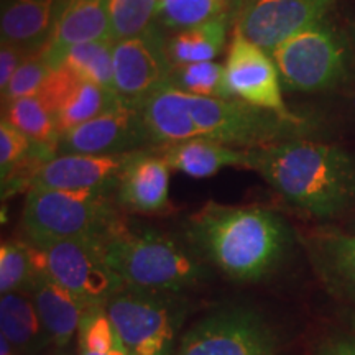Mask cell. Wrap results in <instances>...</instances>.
I'll return each instance as SVG.
<instances>
[{
  "instance_id": "6da1fadb",
  "label": "cell",
  "mask_w": 355,
  "mask_h": 355,
  "mask_svg": "<svg viewBox=\"0 0 355 355\" xmlns=\"http://www.w3.org/2000/svg\"><path fill=\"white\" fill-rule=\"evenodd\" d=\"M191 250L235 283H259L283 263L291 230L278 212L260 204L206 202L186 222Z\"/></svg>"
},
{
  "instance_id": "7a4b0ae2",
  "label": "cell",
  "mask_w": 355,
  "mask_h": 355,
  "mask_svg": "<svg viewBox=\"0 0 355 355\" xmlns=\"http://www.w3.org/2000/svg\"><path fill=\"white\" fill-rule=\"evenodd\" d=\"M293 207L334 219L355 206V155L343 146L291 139L248 150V166Z\"/></svg>"
},
{
  "instance_id": "3957f363",
  "label": "cell",
  "mask_w": 355,
  "mask_h": 355,
  "mask_svg": "<svg viewBox=\"0 0 355 355\" xmlns=\"http://www.w3.org/2000/svg\"><path fill=\"white\" fill-rule=\"evenodd\" d=\"M104 255L123 285L140 290L180 295L211 277L209 265L193 250L155 229L125 224L104 243Z\"/></svg>"
},
{
  "instance_id": "277c9868",
  "label": "cell",
  "mask_w": 355,
  "mask_h": 355,
  "mask_svg": "<svg viewBox=\"0 0 355 355\" xmlns=\"http://www.w3.org/2000/svg\"><path fill=\"white\" fill-rule=\"evenodd\" d=\"M112 193L32 188L26 191L21 227L33 247L73 239L107 242L127 224Z\"/></svg>"
},
{
  "instance_id": "5b68a950",
  "label": "cell",
  "mask_w": 355,
  "mask_h": 355,
  "mask_svg": "<svg viewBox=\"0 0 355 355\" xmlns=\"http://www.w3.org/2000/svg\"><path fill=\"white\" fill-rule=\"evenodd\" d=\"M183 94L193 123V139H209L234 148L252 150L300 139L304 128L303 121H290L239 99Z\"/></svg>"
},
{
  "instance_id": "8992f818",
  "label": "cell",
  "mask_w": 355,
  "mask_h": 355,
  "mask_svg": "<svg viewBox=\"0 0 355 355\" xmlns=\"http://www.w3.org/2000/svg\"><path fill=\"white\" fill-rule=\"evenodd\" d=\"M270 55L282 84L293 92H326L343 86L350 76L352 53L347 40L324 20L288 38Z\"/></svg>"
},
{
  "instance_id": "52a82bcc",
  "label": "cell",
  "mask_w": 355,
  "mask_h": 355,
  "mask_svg": "<svg viewBox=\"0 0 355 355\" xmlns=\"http://www.w3.org/2000/svg\"><path fill=\"white\" fill-rule=\"evenodd\" d=\"M283 332L254 306H224L181 337L176 355H278Z\"/></svg>"
},
{
  "instance_id": "ba28073f",
  "label": "cell",
  "mask_w": 355,
  "mask_h": 355,
  "mask_svg": "<svg viewBox=\"0 0 355 355\" xmlns=\"http://www.w3.org/2000/svg\"><path fill=\"white\" fill-rule=\"evenodd\" d=\"M105 311L128 355H171L183 321L176 295L123 285Z\"/></svg>"
},
{
  "instance_id": "9c48e42d",
  "label": "cell",
  "mask_w": 355,
  "mask_h": 355,
  "mask_svg": "<svg viewBox=\"0 0 355 355\" xmlns=\"http://www.w3.org/2000/svg\"><path fill=\"white\" fill-rule=\"evenodd\" d=\"M43 268L84 308H99L123 286L104 255V242L73 239L35 247Z\"/></svg>"
},
{
  "instance_id": "30bf717a",
  "label": "cell",
  "mask_w": 355,
  "mask_h": 355,
  "mask_svg": "<svg viewBox=\"0 0 355 355\" xmlns=\"http://www.w3.org/2000/svg\"><path fill=\"white\" fill-rule=\"evenodd\" d=\"M173 71L175 66L159 25L114 43V89L132 104L140 105L158 89L168 86Z\"/></svg>"
},
{
  "instance_id": "8fae6325",
  "label": "cell",
  "mask_w": 355,
  "mask_h": 355,
  "mask_svg": "<svg viewBox=\"0 0 355 355\" xmlns=\"http://www.w3.org/2000/svg\"><path fill=\"white\" fill-rule=\"evenodd\" d=\"M224 66L225 86L232 99L270 110L290 121H301L285 104L282 78L272 55L235 28Z\"/></svg>"
},
{
  "instance_id": "7c38bea8",
  "label": "cell",
  "mask_w": 355,
  "mask_h": 355,
  "mask_svg": "<svg viewBox=\"0 0 355 355\" xmlns=\"http://www.w3.org/2000/svg\"><path fill=\"white\" fill-rule=\"evenodd\" d=\"M337 0H247L234 28L272 53L278 44L319 24Z\"/></svg>"
},
{
  "instance_id": "4fadbf2b",
  "label": "cell",
  "mask_w": 355,
  "mask_h": 355,
  "mask_svg": "<svg viewBox=\"0 0 355 355\" xmlns=\"http://www.w3.org/2000/svg\"><path fill=\"white\" fill-rule=\"evenodd\" d=\"M152 146L140 105L123 99L104 114L63 133L58 153L119 155Z\"/></svg>"
},
{
  "instance_id": "5bb4252c",
  "label": "cell",
  "mask_w": 355,
  "mask_h": 355,
  "mask_svg": "<svg viewBox=\"0 0 355 355\" xmlns=\"http://www.w3.org/2000/svg\"><path fill=\"white\" fill-rule=\"evenodd\" d=\"M132 153L133 152L119 155L58 153L40 168L32 188L87 189L115 194L119 180Z\"/></svg>"
},
{
  "instance_id": "9a60e30c",
  "label": "cell",
  "mask_w": 355,
  "mask_h": 355,
  "mask_svg": "<svg viewBox=\"0 0 355 355\" xmlns=\"http://www.w3.org/2000/svg\"><path fill=\"white\" fill-rule=\"evenodd\" d=\"M171 168L155 146L137 150L123 168L115 199L123 211L158 216L171 211Z\"/></svg>"
},
{
  "instance_id": "2e32d148",
  "label": "cell",
  "mask_w": 355,
  "mask_h": 355,
  "mask_svg": "<svg viewBox=\"0 0 355 355\" xmlns=\"http://www.w3.org/2000/svg\"><path fill=\"white\" fill-rule=\"evenodd\" d=\"M306 250L327 291L355 309V234L318 229L306 241Z\"/></svg>"
},
{
  "instance_id": "e0dca14e",
  "label": "cell",
  "mask_w": 355,
  "mask_h": 355,
  "mask_svg": "<svg viewBox=\"0 0 355 355\" xmlns=\"http://www.w3.org/2000/svg\"><path fill=\"white\" fill-rule=\"evenodd\" d=\"M94 40H112L109 0H61L44 56L53 68H58L71 48Z\"/></svg>"
},
{
  "instance_id": "ac0fdd59",
  "label": "cell",
  "mask_w": 355,
  "mask_h": 355,
  "mask_svg": "<svg viewBox=\"0 0 355 355\" xmlns=\"http://www.w3.org/2000/svg\"><path fill=\"white\" fill-rule=\"evenodd\" d=\"M26 293L32 296L50 343L60 350L68 347L78 336L86 308L43 268L40 259L32 285Z\"/></svg>"
},
{
  "instance_id": "d6986e66",
  "label": "cell",
  "mask_w": 355,
  "mask_h": 355,
  "mask_svg": "<svg viewBox=\"0 0 355 355\" xmlns=\"http://www.w3.org/2000/svg\"><path fill=\"white\" fill-rule=\"evenodd\" d=\"M61 0H2L0 37L32 53L46 48L55 28Z\"/></svg>"
},
{
  "instance_id": "ffe728a7",
  "label": "cell",
  "mask_w": 355,
  "mask_h": 355,
  "mask_svg": "<svg viewBox=\"0 0 355 355\" xmlns=\"http://www.w3.org/2000/svg\"><path fill=\"white\" fill-rule=\"evenodd\" d=\"M155 150L165 158L171 171L191 178H209L229 166H248V150L219 144L209 139H189L158 145Z\"/></svg>"
},
{
  "instance_id": "44dd1931",
  "label": "cell",
  "mask_w": 355,
  "mask_h": 355,
  "mask_svg": "<svg viewBox=\"0 0 355 355\" xmlns=\"http://www.w3.org/2000/svg\"><path fill=\"white\" fill-rule=\"evenodd\" d=\"M0 327L17 355H37L51 344L28 293L2 295Z\"/></svg>"
},
{
  "instance_id": "7402d4cb",
  "label": "cell",
  "mask_w": 355,
  "mask_h": 355,
  "mask_svg": "<svg viewBox=\"0 0 355 355\" xmlns=\"http://www.w3.org/2000/svg\"><path fill=\"white\" fill-rule=\"evenodd\" d=\"M230 15H222L207 24L180 30L166 40L168 55L175 68L204 61H214L227 42Z\"/></svg>"
},
{
  "instance_id": "603a6c76",
  "label": "cell",
  "mask_w": 355,
  "mask_h": 355,
  "mask_svg": "<svg viewBox=\"0 0 355 355\" xmlns=\"http://www.w3.org/2000/svg\"><path fill=\"white\" fill-rule=\"evenodd\" d=\"M122 101L123 99L117 94L115 89L78 79L56 110V122L60 133L63 135V133L83 125L84 122L104 114L105 110L112 109Z\"/></svg>"
},
{
  "instance_id": "cb8c5ba5",
  "label": "cell",
  "mask_w": 355,
  "mask_h": 355,
  "mask_svg": "<svg viewBox=\"0 0 355 355\" xmlns=\"http://www.w3.org/2000/svg\"><path fill=\"white\" fill-rule=\"evenodd\" d=\"M3 110L6 112L2 117L25 133L33 144L58 153L61 133L58 128L56 114L42 96L20 97L3 105Z\"/></svg>"
},
{
  "instance_id": "d4e9b609",
  "label": "cell",
  "mask_w": 355,
  "mask_h": 355,
  "mask_svg": "<svg viewBox=\"0 0 355 355\" xmlns=\"http://www.w3.org/2000/svg\"><path fill=\"white\" fill-rule=\"evenodd\" d=\"M235 2L237 0H158L155 21L162 28L180 32L229 15Z\"/></svg>"
},
{
  "instance_id": "484cf974",
  "label": "cell",
  "mask_w": 355,
  "mask_h": 355,
  "mask_svg": "<svg viewBox=\"0 0 355 355\" xmlns=\"http://www.w3.org/2000/svg\"><path fill=\"white\" fill-rule=\"evenodd\" d=\"M114 40L79 43L66 53L63 63L84 81L114 89Z\"/></svg>"
},
{
  "instance_id": "4316f807",
  "label": "cell",
  "mask_w": 355,
  "mask_h": 355,
  "mask_svg": "<svg viewBox=\"0 0 355 355\" xmlns=\"http://www.w3.org/2000/svg\"><path fill=\"white\" fill-rule=\"evenodd\" d=\"M76 340L78 355H128L105 306L86 309Z\"/></svg>"
},
{
  "instance_id": "83f0119b",
  "label": "cell",
  "mask_w": 355,
  "mask_h": 355,
  "mask_svg": "<svg viewBox=\"0 0 355 355\" xmlns=\"http://www.w3.org/2000/svg\"><path fill=\"white\" fill-rule=\"evenodd\" d=\"M38 266L32 243L6 241L0 247V293H26Z\"/></svg>"
},
{
  "instance_id": "f1b7e54d",
  "label": "cell",
  "mask_w": 355,
  "mask_h": 355,
  "mask_svg": "<svg viewBox=\"0 0 355 355\" xmlns=\"http://www.w3.org/2000/svg\"><path fill=\"white\" fill-rule=\"evenodd\" d=\"M170 86L191 96L232 99L225 86V66L216 61L175 68L170 78Z\"/></svg>"
},
{
  "instance_id": "f546056e",
  "label": "cell",
  "mask_w": 355,
  "mask_h": 355,
  "mask_svg": "<svg viewBox=\"0 0 355 355\" xmlns=\"http://www.w3.org/2000/svg\"><path fill=\"white\" fill-rule=\"evenodd\" d=\"M158 0H109L110 37L114 42L146 32L155 25Z\"/></svg>"
},
{
  "instance_id": "4dcf8cb0",
  "label": "cell",
  "mask_w": 355,
  "mask_h": 355,
  "mask_svg": "<svg viewBox=\"0 0 355 355\" xmlns=\"http://www.w3.org/2000/svg\"><path fill=\"white\" fill-rule=\"evenodd\" d=\"M53 69L55 68L44 56V50L35 53L13 74L7 89L2 92V105H7L8 102L20 99V97L38 94Z\"/></svg>"
},
{
  "instance_id": "1f68e13d",
  "label": "cell",
  "mask_w": 355,
  "mask_h": 355,
  "mask_svg": "<svg viewBox=\"0 0 355 355\" xmlns=\"http://www.w3.org/2000/svg\"><path fill=\"white\" fill-rule=\"evenodd\" d=\"M32 55L35 53L20 46V44L2 43V46H0V94L6 91L17 69Z\"/></svg>"
},
{
  "instance_id": "d6a6232c",
  "label": "cell",
  "mask_w": 355,
  "mask_h": 355,
  "mask_svg": "<svg viewBox=\"0 0 355 355\" xmlns=\"http://www.w3.org/2000/svg\"><path fill=\"white\" fill-rule=\"evenodd\" d=\"M314 355H355V334H332L319 340Z\"/></svg>"
},
{
  "instance_id": "836d02e7",
  "label": "cell",
  "mask_w": 355,
  "mask_h": 355,
  "mask_svg": "<svg viewBox=\"0 0 355 355\" xmlns=\"http://www.w3.org/2000/svg\"><path fill=\"white\" fill-rule=\"evenodd\" d=\"M345 318H347V322L350 326V332H354L355 334V309H350L345 313Z\"/></svg>"
},
{
  "instance_id": "e575fe53",
  "label": "cell",
  "mask_w": 355,
  "mask_h": 355,
  "mask_svg": "<svg viewBox=\"0 0 355 355\" xmlns=\"http://www.w3.org/2000/svg\"><path fill=\"white\" fill-rule=\"evenodd\" d=\"M60 355H68V354H60Z\"/></svg>"
},
{
  "instance_id": "d590c367",
  "label": "cell",
  "mask_w": 355,
  "mask_h": 355,
  "mask_svg": "<svg viewBox=\"0 0 355 355\" xmlns=\"http://www.w3.org/2000/svg\"><path fill=\"white\" fill-rule=\"evenodd\" d=\"M354 234H355V232H354Z\"/></svg>"
}]
</instances>
